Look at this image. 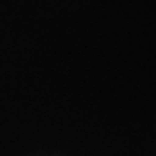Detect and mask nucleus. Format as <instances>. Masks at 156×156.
Returning <instances> with one entry per match:
<instances>
[]
</instances>
